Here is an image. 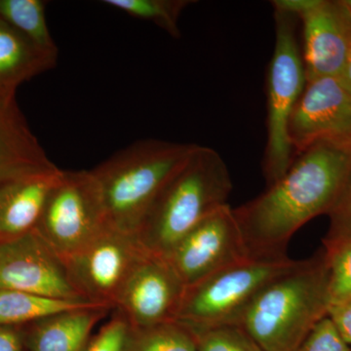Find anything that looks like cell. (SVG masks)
I'll list each match as a JSON object with an SVG mask.
<instances>
[{
    "mask_svg": "<svg viewBox=\"0 0 351 351\" xmlns=\"http://www.w3.org/2000/svg\"><path fill=\"white\" fill-rule=\"evenodd\" d=\"M351 177V151L314 145L255 199L234 214L253 258H288L289 242L311 219L329 214Z\"/></svg>",
    "mask_w": 351,
    "mask_h": 351,
    "instance_id": "cell-1",
    "label": "cell"
},
{
    "mask_svg": "<svg viewBox=\"0 0 351 351\" xmlns=\"http://www.w3.org/2000/svg\"><path fill=\"white\" fill-rule=\"evenodd\" d=\"M329 308L323 253L298 261L270 281L245 309L237 326L265 351H295Z\"/></svg>",
    "mask_w": 351,
    "mask_h": 351,
    "instance_id": "cell-2",
    "label": "cell"
},
{
    "mask_svg": "<svg viewBox=\"0 0 351 351\" xmlns=\"http://www.w3.org/2000/svg\"><path fill=\"white\" fill-rule=\"evenodd\" d=\"M232 189L221 154L197 145L154 200L136 234L138 241L149 254L167 258L189 230L228 204Z\"/></svg>",
    "mask_w": 351,
    "mask_h": 351,
    "instance_id": "cell-3",
    "label": "cell"
},
{
    "mask_svg": "<svg viewBox=\"0 0 351 351\" xmlns=\"http://www.w3.org/2000/svg\"><path fill=\"white\" fill-rule=\"evenodd\" d=\"M197 145L140 141L91 170L110 226L137 234L154 200Z\"/></svg>",
    "mask_w": 351,
    "mask_h": 351,
    "instance_id": "cell-4",
    "label": "cell"
},
{
    "mask_svg": "<svg viewBox=\"0 0 351 351\" xmlns=\"http://www.w3.org/2000/svg\"><path fill=\"white\" fill-rule=\"evenodd\" d=\"M298 261L249 258L186 288L178 322L191 330L239 324L256 295Z\"/></svg>",
    "mask_w": 351,
    "mask_h": 351,
    "instance_id": "cell-5",
    "label": "cell"
},
{
    "mask_svg": "<svg viewBox=\"0 0 351 351\" xmlns=\"http://www.w3.org/2000/svg\"><path fill=\"white\" fill-rule=\"evenodd\" d=\"M274 19L276 47L267 73V142L263 157L267 186L278 181L294 162L289 122L306 84L295 38V17L274 10Z\"/></svg>",
    "mask_w": 351,
    "mask_h": 351,
    "instance_id": "cell-6",
    "label": "cell"
},
{
    "mask_svg": "<svg viewBox=\"0 0 351 351\" xmlns=\"http://www.w3.org/2000/svg\"><path fill=\"white\" fill-rule=\"evenodd\" d=\"M108 226L103 197L91 170H63L34 232L64 263Z\"/></svg>",
    "mask_w": 351,
    "mask_h": 351,
    "instance_id": "cell-7",
    "label": "cell"
},
{
    "mask_svg": "<svg viewBox=\"0 0 351 351\" xmlns=\"http://www.w3.org/2000/svg\"><path fill=\"white\" fill-rule=\"evenodd\" d=\"M147 254L137 235L108 226L64 265L85 301L114 308L122 288Z\"/></svg>",
    "mask_w": 351,
    "mask_h": 351,
    "instance_id": "cell-8",
    "label": "cell"
},
{
    "mask_svg": "<svg viewBox=\"0 0 351 351\" xmlns=\"http://www.w3.org/2000/svg\"><path fill=\"white\" fill-rule=\"evenodd\" d=\"M166 258L188 287L251 257L234 210L226 204L189 230Z\"/></svg>",
    "mask_w": 351,
    "mask_h": 351,
    "instance_id": "cell-9",
    "label": "cell"
},
{
    "mask_svg": "<svg viewBox=\"0 0 351 351\" xmlns=\"http://www.w3.org/2000/svg\"><path fill=\"white\" fill-rule=\"evenodd\" d=\"M288 132L298 154L317 144L351 151V92L339 77L306 82Z\"/></svg>",
    "mask_w": 351,
    "mask_h": 351,
    "instance_id": "cell-10",
    "label": "cell"
},
{
    "mask_svg": "<svg viewBox=\"0 0 351 351\" xmlns=\"http://www.w3.org/2000/svg\"><path fill=\"white\" fill-rule=\"evenodd\" d=\"M0 291L86 302L69 280L64 263L36 232L0 241Z\"/></svg>",
    "mask_w": 351,
    "mask_h": 351,
    "instance_id": "cell-11",
    "label": "cell"
},
{
    "mask_svg": "<svg viewBox=\"0 0 351 351\" xmlns=\"http://www.w3.org/2000/svg\"><path fill=\"white\" fill-rule=\"evenodd\" d=\"M186 288L167 258L149 253L122 288L114 308L133 329L176 321Z\"/></svg>",
    "mask_w": 351,
    "mask_h": 351,
    "instance_id": "cell-12",
    "label": "cell"
},
{
    "mask_svg": "<svg viewBox=\"0 0 351 351\" xmlns=\"http://www.w3.org/2000/svg\"><path fill=\"white\" fill-rule=\"evenodd\" d=\"M306 82L339 77L351 52V10L346 1L316 0L300 16Z\"/></svg>",
    "mask_w": 351,
    "mask_h": 351,
    "instance_id": "cell-13",
    "label": "cell"
},
{
    "mask_svg": "<svg viewBox=\"0 0 351 351\" xmlns=\"http://www.w3.org/2000/svg\"><path fill=\"white\" fill-rule=\"evenodd\" d=\"M62 172L58 168L0 182V241L34 232Z\"/></svg>",
    "mask_w": 351,
    "mask_h": 351,
    "instance_id": "cell-14",
    "label": "cell"
},
{
    "mask_svg": "<svg viewBox=\"0 0 351 351\" xmlns=\"http://www.w3.org/2000/svg\"><path fill=\"white\" fill-rule=\"evenodd\" d=\"M58 168L32 134L16 98L0 97V182Z\"/></svg>",
    "mask_w": 351,
    "mask_h": 351,
    "instance_id": "cell-15",
    "label": "cell"
},
{
    "mask_svg": "<svg viewBox=\"0 0 351 351\" xmlns=\"http://www.w3.org/2000/svg\"><path fill=\"white\" fill-rule=\"evenodd\" d=\"M110 307L90 306L29 324L24 336L27 351H84L92 330L110 313Z\"/></svg>",
    "mask_w": 351,
    "mask_h": 351,
    "instance_id": "cell-16",
    "label": "cell"
},
{
    "mask_svg": "<svg viewBox=\"0 0 351 351\" xmlns=\"http://www.w3.org/2000/svg\"><path fill=\"white\" fill-rule=\"evenodd\" d=\"M57 58L0 19V97L15 98L21 84L54 68Z\"/></svg>",
    "mask_w": 351,
    "mask_h": 351,
    "instance_id": "cell-17",
    "label": "cell"
},
{
    "mask_svg": "<svg viewBox=\"0 0 351 351\" xmlns=\"http://www.w3.org/2000/svg\"><path fill=\"white\" fill-rule=\"evenodd\" d=\"M90 306L101 304L19 291H0V325L12 327L29 325L54 314Z\"/></svg>",
    "mask_w": 351,
    "mask_h": 351,
    "instance_id": "cell-18",
    "label": "cell"
},
{
    "mask_svg": "<svg viewBox=\"0 0 351 351\" xmlns=\"http://www.w3.org/2000/svg\"><path fill=\"white\" fill-rule=\"evenodd\" d=\"M0 19L38 48L58 56V48L46 20L43 0H0Z\"/></svg>",
    "mask_w": 351,
    "mask_h": 351,
    "instance_id": "cell-19",
    "label": "cell"
},
{
    "mask_svg": "<svg viewBox=\"0 0 351 351\" xmlns=\"http://www.w3.org/2000/svg\"><path fill=\"white\" fill-rule=\"evenodd\" d=\"M123 351H197L195 336L178 322L129 330Z\"/></svg>",
    "mask_w": 351,
    "mask_h": 351,
    "instance_id": "cell-20",
    "label": "cell"
},
{
    "mask_svg": "<svg viewBox=\"0 0 351 351\" xmlns=\"http://www.w3.org/2000/svg\"><path fill=\"white\" fill-rule=\"evenodd\" d=\"M104 4L128 14L138 19L149 21L167 32L173 38H180V16L193 1L189 0H104Z\"/></svg>",
    "mask_w": 351,
    "mask_h": 351,
    "instance_id": "cell-21",
    "label": "cell"
},
{
    "mask_svg": "<svg viewBox=\"0 0 351 351\" xmlns=\"http://www.w3.org/2000/svg\"><path fill=\"white\" fill-rule=\"evenodd\" d=\"M323 242L331 307L351 299V239Z\"/></svg>",
    "mask_w": 351,
    "mask_h": 351,
    "instance_id": "cell-22",
    "label": "cell"
},
{
    "mask_svg": "<svg viewBox=\"0 0 351 351\" xmlns=\"http://www.w3.org/2000/svg\"><path fill=\"white\" fill-rule=\"evenodd\" d=\"M191 331L195 336L197 351H265L248 332L237 325Z\"/></svg>",
    "mask_w": 351,
    "mask_h": 351,
    "instance_id": "cell-23",
    "label": "cell"
},
{
    "mask_svg": "<svg viewBox=\"0 0 351 351\" xmlns=\"http://www.w3.org/2000/svg\"><path fill=\"white\" fill-rule=\"evenodd\" d=\"M295 351H351V348L327 315L315 325Z\"/></svg>",
    "mask_w": 351,
    "mask_h": 351,
    "instance_id": "cell-24",
    "label": "cell"
},
{
    "mask_svg": "<svg viewBox=\"0 0 351 351\" xmlns=\"http://www.w3.org/2000/svg\"><path fill=\"white\" fill-rule=\"evenodd\" d=\"M129 330L128 322L117 311L98 334L90 339L84 351H123Z\"/></svg>",
    "mask_w": 351,
    "mask_h": 351,
    "instance_id": "cell-25",
    "label": "cell"
},
{
    "mask_svg": "<svg viewBox=\"0 0 351 351\" xmlns=\"http://www.w3.org/2000/svg\"><path fill=\"white\" fill-rule=\"evenodd\" d=\"M330 228L324 241L351 239V177L330 213Z\"/></svg>",
    "mask_w": 351,
    "mask_h": 351,
    "instance_id": "cell-26",
    "label": "cell"
},
{
    "mask_svg": "<svg viewBox=\"0 0 351 351\" xmlns=\"http://www.w3.org/2000/svg\"><path fill=\"white\" fill-rule=\"evenodd\" d=\"M328 317L346 343L351 346V299L330 307Z\"/></svg>",
    "mask_w": 351,
    "mask_h": 351,
    "instance_id": "cell-27",
    "label": "cell"
},
{
    "mask_svg": "<svg viewBox=\"0 0 351 351\" xmlns=\"http://www.w3.org/2000/svg\"><path fill=\"white\" fill-rule=\"evenodd\" d=\"M24 335L17 327L0 325V351H25Z\"/></svg>",
    "mask_w": 351,
    "mask_h": 351,
    "instance_id": "cell-28",
    "label": "cell"
},
{
    "mask_svg": "<svg viewBox=\"0 0 351 351\" xmlns=\"http://www.w3.org/2000/svg\"><path fill=\"white\" fill-rule=\"evenodd\" d=\"M339 80L345 85L346 89L351 92V52L346 62L343 73L339 75Z\"/></svg>",
    "mask_w": 351,
    "mask_h": 351,
    "instance_id": "cell-29",
    "label": "cell"
},
{
    "mask_svg": "<svg viewBox=\"0 0 351 351\" xmlns=\"http://www.w3.org/2000/svg\"><path fill=\"white\" fill-rule=\"evenodd\" d=\"M346 4H348V7H350L351 10V0H346Z\"/></svg>",
    "mask_w": 351,
    "mask_h": 351,
    "instance_id": "cell-30",
    "label": "cell"
}]
</instances>
